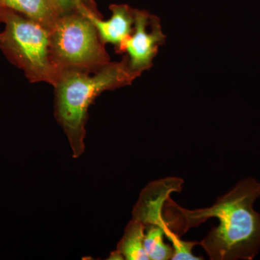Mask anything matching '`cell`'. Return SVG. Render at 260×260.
Wrapping results in <instances>:
<instances>
[{
  "mask_svg": "<svg viewBox=\"0 0 260 260\" xmlns=\"http://www.w3.org/2000/svg\"><path fill=\"white\" fill-rule=\"evenodd\" d=\"M260 183L247 178L204 209L189 210L168 198L164 205L168 227L181 236L208 219H218L200 245L212 260H251L260 250V214L253 208Z\"/></svg>",
  "mask_w": 260,
  "mask_h": 260,
  "instance_id": "cell-1",
  "label": "cell"
},
{
  "mask_svg": "<svg viewBox=\"0 0 260 260\" xmlns=\"http://www.w3.org/2000/svg\"><path fill=\"white\" fill-rule=\"evenodd\" d=\"M140 75L130 70L124 56L95 71L59 72L54 88V115L68 137L73 158L85 150V125L90 106L101 93L131 85Z\"/></svg>",
  "mask_w": 260,
  "mask_h": 260,
  "instance_id": "cell-2",
  "label": "cell"
},
{
  "mask_svg": "<svg viewBox=\"0 0 260 260\" xmlns=\"http://www.w3.org/2000/svg\"><path fill=\"white\" fill-rule=\"evenodd\" d=\"M3 23L0 49L8 60L23 70L30 83L54 86L59 72L51 59L50 30L10 10L5 9Z\"/></svg>",
  "mask_w": 260,
  "mask_h": 260,
  "instance_id": "cell-3",
  "label": "cell"
},
{
  "mask_svg": "<svg viewBox=\"0 0 260 260\" xmlns=\"http://www.w3.org/2000/svg\"><path fill=\"white\" fill-rule=\"evenodd\" d=\"M50 54L57 71H95L111 62L96 28L78 10L61 15L50 30Z\"/></svg>",
  "mask_w": 260,
  "mask_h": 260,
  "instance_id": "cell-4",
  "label": "cell"
},
{
  "mask_svg": "<svg viewBox=\"0 0 260 260\" xmlns=\"http://www.w3.org/2000/svg\"><path fill=\"white\" fill-rule=\"evenodd\" d=\"M183 181L178 178H167L149 184L140 194L139 200L133 210V218L145 225L154 224L164 229L165 235L172 243L174 254L172 259L198 260L201 257L193 255L192 249L200 242H186L168 227L162 217L164 205L172 191L181 190Z\"/></svg>",
  "mask_w": 260,
  "mask_h": 260,
  "instance_id": "cell-5",
  "label": "cell"
},
{
  "mask_svg": "<svg viewBox=\"0 0 260 260\" xmlns=\"http://www.w3.org/2000/svg\"><path fill=\"white\" fill-rule=\"evenodd\" d=\"M160 19L145 10H135L134 30L119 47V54H126L130 70L141 75L153 66V60L160 46L165 44Z\"/></svg>",
  "mask_w": 260,
  "mask_h": 260,
  "instance_id": "cell-6",
  "label": "cell"
},
{
  "mask_svg": "<svg viewBox=\"0 0 260 260\" xmlns=\"http://www.w3.org/2000/svg\"><path fill=\"white\" fill-rule=\"evenodd\" d=\"M76 10L93 23L104 44L119 47L131 36L134 30L135 10L127 5H112L109 9L112 15L103 20L92 0H75Z\"/></svg>",
  "mask_w": 260,
  "mask_h": 260,
  "instance_id": "cell-7",
  "label": "cell"
},
{
  "mask_svg": "<svg viewBox=\"0 0 260 260\" xmlns=\"http://www.w3.org/2000/svg\"><path fill=\"white\" fill-rule=\"evenodd\" d=\"M0 8L16 12L49 30L59 17L51 0H0Z\"/></svg>",
  "mask_w": 260,
  "mask_h": 260,
  "instance_id": "cell-8",
  "label": "cell"
},
{
  "mask_svg": "<svg viewBox=\"0 0 260 260\" xmlns=\"http://www.w3.org/2000/svg\"><path fill=\"white\" fill-rule=\"evenodd\" d=\"M145 231V225L140 220H130L116 249L124 259H150L144 247Z\"/></svg>",
  "mask_w": 260,
  "mask_h": 260,
  "instance_id": "cell-9",
  "label": "cell"
},
{
  "mask_svg": "<svg viewBox=\"0 0 260 260\" xmlns=\"http://www.w3.org/2000/svg\"><path fill=\"white\" fill-rule=\"evenodd\" d=\"M164 229L158 225H145L144 247L149 259L151 260L172 259L174 254L173 246L165 244Z\"/></svg>",
  "mask_w": 260,
  "mask_h": 260,
  "instance_id": "cell-10",
  "label": "cell"
},
{
  "mask_svg": "<svg viewBox=\"0 0 260 260\" xmlns=\"http://www.w3.org/2000/svg\"><path fill=\"white\" fill-rule=\"evenodd\" d=\"M59 16L76 10L75 0H51Z\"/></svg>",
  "mask_w": 260,
  "mask_h": 260,
  "instance_id": "cell-11",
  "label": "cell"
},
{
  "mask_svg": "<svg viewBox=\"0 0 260 260\" xmlns=\"http://www.w3.org/2000/svg\"><path fill=\"white\" fill-rule=\"evenodd\" d=\"M109 259H124V258H123V256L121 255L120 254H119V251L117 250L114 251V252H112V254H111L110 256H109Z\"/></svg>",
  "mask_w": 260,
  "mask_h": 260,
  "instance_id": "cell-12",
  "label": "cell"
},
{
  "mask_svg": "<svg viewBox=\"0 0 260 260\" xmlns=\"http://www.w3.org/2000/svg\"><path fill=\"white\" fill-rule=\"evenodd\" d=\"M5 9L0 8V23H3L5 20Z\"/></svg>",
  "mask_w": 260,
  "mask_h": 260,
  "instance_id": "cell-13",
  "label": "cell"
}]
</instances>
